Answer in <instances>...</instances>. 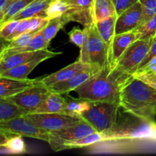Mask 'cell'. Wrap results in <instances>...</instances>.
<instances>
[{
	"instance_id": "obj_26",
	"label": "cell",
	"mask_w": 156,
	"mask_h": 156,
	"mask_svg": "<svg viewBox=\"0 0 156 156\" xmlns=\"http://www.w3.org/2000/svg\"><path fill=\"white\" fill-rule=\"evenodd\" d=\"M88 101L83 98H71L69 100L66 99V105L64 109L63 114L73 116V117L81 118V114L88 108Z\"/></svg>"
},
{
	"instance_id": "obj_6",
	"label": "cell",
	"mask_w": 156,
	"mask_h": 156,
	"mask_svg": "<svg viewBox=\"0 0 156 156\" xmlns=\"http://www.w3.org/2000/svg\"><path fill=\"white\" fill-rule=\"evenodd\" d=\"M88 107L81 118L91 125L98 133L106 134L111 130L117 119L119 103L88 101Z\"/></svg>"
},
{
	"instance_id": "obj_34",
	"label": "cell",
	"mask_w": 156,
	"mask_h": 156,
	"mask_svg": "<svg viewBox=\"0 0 156 156\" xmlns=\"http://www.w3.org/2000/svg\"><path fill=\"white\" fill-rule=\"evenodd\" d=\"M35 34L36 33L29 31L24 32L22 34L17 37L13 41H10L7 48H18V47H24V46L29 44V42L31 41V39L34 36Z\"/></svg>"
},
{
	"instance_id": "obj_17",
	"label": "cell",
	"mask_w": 156,
	"mask_h": 156,
	"mask_svg": "<svg viewBox=\"0 0 156 156\" xmlns=\"http://www.w3.org/2000/svg\"><path fill=\"white\" fill-rule=\"evenodd\" d=\"M62 94L50 91L45 100L34 112L35 114H63L66 98Z\"/></svg>"
},
{
	"instance_id": "obj_32",
	"label": "cell",
	"mask_w": 156,
	"mask_h": 156,
	"mask_svg": "<svg viewBox=\"0 0 156 156\" xmlns=\"http://www.w3.org/2000/svg\"><path fill=\"white\" fill-rule=\"evenodd\" d=\"M20 20L11 19L0 24V37L9 41L11 36L15 30Z\"/></svg>"
},
{
	"instance_id": "obj_22",
	"label": "cell",
	"mask_w": 156,
	"mask_h": 156,
	"mask_svg": "<svg viewBox=\"0 0 156 156\" xmlns=\"http://www.w3.org/2000/svg\"><path fill=\"white\" fill-rule=\"evenodd\" d=\"M114 15L117 13L112 0H94L93 18L94 23Z\"/></svg>"
},
{
	"instance_id": "obj_25",
	"label": "cell",
	"mask_w": 156,
	"mask_h": 156,
	"mask_svg": "<svg viewBox=\"0 0 156 156\" xmlns=\"http://www.w3.org/2000/svg\"><path fill=\"white\" fill-rule=\"evenodd\" d=\"M67 23L69 22L62 16L49 19L47 24L43 29V34H44V40L48 45L50 44L52 39L59 32V30H61Z\"/></svg>"
},
{
	"instance_id": "obj_35",
	"label": "cell",
	"mask_w": 156,
	"mask_h": 156,
	"mask_svg": "<svg viewBox=\"0 0 156 156\" xmlns=\"http://www.w3.org/2000/svg\"><path fill=\"white\" fill-rule=\"evenodd\" d=\"M134 77L137 78L140 80L143 81L149 86L156 89V73L152 72L136 71L132 75Z\"/></svg>"
},
{
	"instance_id": "obj_4",
	"label": "cell",
	"mask_w": 156,
	"mask_h": 156,
	"mask_svg": "<svg viewBox=\"0 0 156 156\" xmlns=\"http://www.w3.org/2000/svg\"><path fill=\"white\" fill-rule=\"evenodd\" d=\"M153 38L137 40L133 43L111 69L110 75L119 85L137 71L152 46Z\"/></svg>"
},
{
	"instance_id": "obj_15",
	"label": "cell",
	"mask_w": 156,
	"mask_h": 156,
	"mask_svg": "<svg viewBox=\"0 0 156 156\" xmlns=\"http://www.w3.org/2000/svg\"><path fill=\"white\" fill-rule=\"evenodd\" d=\"M39 79H14L0 77V98H7L27 88L38 85Z\"/></svg>"
},
{
	"instance_id": "obj_7",
	"label": "cell",
	"mask_w": 156,
	"mask_h": 156,
	"mask_svg": "<svg viewBox=\"0 0 156 156\" xmlns=\"http://www.w3.org/2000/svg\"><path fill=\"white\" fill-rule=\"evenodd\" d=\"M97 132L92 126L84 120H81L76 124L58 131L49 133L50 140L48 143L53 151L58 152L59 148L63 143L75 141L86 136L92 133Z\"/></svg>"
},
{
	"instance_id": "obj_5",
	"label": "cell",
	"mask_w": 156,
	"mask_h": 156,
	"mask_svg": "<svg viewBox=\"0 0 156 156\" xmlns=\"http://www.w3.org/2000/svg\"><path fill=\"white\" fill-rule=\"evenodd\" d=\"M85 27L88 30V36L80 48L78 59L97 70L110 66L109 47L101 37L94 23Z\"/></svg>"
},
{
	"instance_id": "obj_18",
	"label": "cell",
	"mask_w": 156,
	"mask_h": 156,
	"mask_svg": "<svg viewBox=\"0 0 156 156\" xmlns=\"http://www.w3.org/2000/svg\"><path fill=\"white\" fill-rule=\"evenodd\" d=\"M48 59L46 57H40L30 60L25 63L13 67L0 73V77L10 78L14 79H27L28 75L44 61Z\"/></svg>"
},
{
	"instance_id": "obj_3",
	"label": "cell",
	"mask_w": 156,
	"mask_h": 156,
	"mask_svg": "<svg viewBox=\"0 0 156 156\" xmlns=\"http://www.w3.org/2000/svg\"><path fill=\"white\" fill-rule=\"evenodd\" d=\"M111 69V67L108 66L99 70L75 91L79 98L85 100L119 103V85L110 75Z\"/></svg>"
},
{
	"instance_id": "obj_19",
	"label": "cell",
	"mask_w": 156,
	"mask_h": 156,
	"mask_svg": "<svg viewBox=\"0 0 156 156\" xmlns=\"http://www.w3.org/2000/svg\"><path fill=\"white\" fill-rule=\"evenodd\" d=\"M48 44L46 43L44 40V34H43V30L37 32L31 39V41L29 42L24 47H18V48H6L4 51L0 55L1 58L7 57L11 55L15 54V53H25V52L30 51H36L39 50H44V49L48 48Z\"/></svg>"
},
{
	"instance_id": "obj_11",
	"label": "cell",
	"mask_w": 156,
	"mask_h": 156,
	"mask_svg": "<svg viewBox=\"0 0 156 156\" xmlns=\"http://www.w3.org/2000/svg\"><path fill=\"white\" fill-rule=\"evenodd\" d=\"M143 11L140 2L131 5L117 15L116 21L115 34L131 31L136 29L143 22Z\"/></svg>"
},
{
	"instance_id": "obj_16",
	"label": "cell",
	"mask_w": 156,
	"mask_h": 156,
	"mask_svg": "<svg viewBox=\"0 0 156 156\" xmlns=\"http://www.w3.org/2000/svg\"><path fill=\"white\" fill-rule=\"evenodd\" d=\"M99 70L95 69L94 68L84 70V71L77 73L67 80L58 82V83L49 87L47 88V89L52 92H56L60 94H68L70 91H75V89L77 88L79 85L86 82L89 78H91L93 75L95 74Z\"/></svg>"
},
{
	"instance_id": "obj_9",
	"label": "cell",
	"mask_w": 156,
	"mask_h": 156,
	"mask_svg": "<svg viewBox=\"0 0 156 156\" xmlns=\"http://www.w3.org/2000/svg\"><path fill=\"white\" fill-rule=\"evenodd\" d=\"M49 92L50 91L45 87L35 85L7 98V99L28 113H32L39 108Z\"/></svg>"
},
{
	"instance_id": "obj_36",
	"label": "cell",
	"mask_w": 156,
	"mask_h": 156,
	"mask_svg": "<svg viewBox=\"0 0 156 156\" xmlns=\"http://www.w3.org/2000/svg\"><path fill=\"white\" fill-rule=\"evenodd\" d=\"M48 21L49 19L47 18H41V17L31 18V22H30L28 31L37 33V32L43 30L47 24Z\"/></svg>"
},
{
	"instance_id": "obj_40",
	"label": "cell",
	"mask_w": 156,
	"mask_h": 156,
	"mask_svg": "<svg viewBox=\"0 0 156 156\" xmlns=\"http://www.w3.org/2000/svg\"><path fill=\"white\" fill-rule=\"evenodd\" d=\"M137 71H143V72H152L156 73V56L154 57L151 61H149L146 65L143 66L142 68L139 69Z\"/></svg>"
},
{
	"instance_id": "obj_2",
	"label": "cell",
	"mask_w": 156,
	"mask_h": 156,
	"mask_svg": "<svg viewBox=\"0 0 156 156\" xmlns=\"http://www.w3.org/2000/svg\"><path fill=\"white\" fill-rule=\"evenodd\" d=\"M156 135V124L152 120L137 117L120 106L117 119L105 140L115 139L152 138Z\"/></svg>"
},
{
	"instance_id": "obj_31",
	"label": "cell",
	"mask_w": 156,
	"mask_h": 156,
	"mask_svg": "<svg viewBox=\"0 0 156 156\" xmlns=\"http://www.w3.org/2000/svg\"><path fill=\"white\" fill-rule=\"evenodd\" d=\"M69 37L70 42L74 44L79 48L83 46L88 36V30L86 27L84 29H79L78 27H75L73 30L69 32Z\"/></svg>"
},
{
	"instance_id": "obj_39",
	"label": "cell",
	"mask_w": 156,
	"mask_h": 156,
	"mask_svg": "<svg viewBox=\"0 0 156 156\" xmlns=\"http://www.w3.org/2000/svg\"><path fill=\"white\" fill-rule=\"evenodd\" d=\"M155 56H156V36L154 37L152 46H151V47H150V49H149L148 53L146 54V57L144 58V59L143 60V62H142L141 64H140L139 69L142 68V67L144 66L145 65H146V64H147L149 61L152 60V59H153L154 57H155Z\"/></svg>"
},
{
	"instance_id": "obj_21",
	"label": "cell",
	"mask_w": 156,
	"mask_h": 156,
	"mask_svg": "<svg viewBox=\"0 0 156 156\" xmlns=\"http://www.w3.org/2000/svg\"><path fill=\"white\" fill-rule=\"evenodd\" d=\"M117 18V15H114L109 18L94 23L101 37L103 39V41L106 43L108 47H110L114 36H115Z\"/></svg>"
},
{
	"instance_id": "obj_1",
	"label": "cell",
	"mask_w": 156,
	"mask_h": 156,
	"mask_svg": "<svg viewBox=\"0 0 156 156\" xmlns=\"http://www.w3.org/2000/svg\"><path fill=\"white\" fill-rule=\"evenodd\" d=\"M121 108L143 119L152 120L156 114V89L131 76L119 85Z\"/></svg>"
},
{
	"instance_id": "obj_37",
	"label": "cell",
	"mask_w": 156,
	"mask_h": 156,
	"mask_svg": "<svg viewBox=\"0 0 156 156\" xmlns=\"http://www.w3.org/2000/svg\"><path fill=\"white\" fill-rule=\"evenodd\" d=\"M30 22H31V18H24V19L20 20L19 24L17 26L15 30L14 31V33L12 34V36H11L9 41H13L14 39H15V38H16L17 37L19 36V35L22 34L24 32L28 31Z\"/></svg>"
},
{
	"instance_id": "obj_45",
	"label": "cell",
	"mask_w": 156,
	"mask_h": 156,
	"mask_svg": "<svg viewBox=\"0 0 156 156\" xmlns=\"http://www.w3.org/2000/svg\"><path fill=\"white\" fill-rule=\"evenodd\" d=\"M155 36H156V34H155Z\"/></svg>"
},
{
	"instance_id": "obj_12",
	"label": "cell",
	"mask_w": 156,
	"mask_h": 156,
	"mask_svg": "<svg viewBox=\"0 0 156 156\" xmlns=\"http://www.w3.org/2000/svg\"><path fill=\"white\" fill-rule=\"evenodd\" d=\"M59 54H61V53L50 51L48 49H44L36 51L15 53L4 58L0 57V73L37 58L46 57L47 59H50Z\"/></svg>"
},
{
	"instance_id": "obj_44",
	"label": "cell",
	"mask_w": 156,
	"mask_h": 156,
	"mask_svg": "<svg viewBox=\"0 0 156 156\" xmlns=\"http://www.w3.org/2000/svg\"><path fill=\"white\" fill-rule=\"evenodd\" d=\"M4 14L5 12H1V13H0V24H1L2 22L3 18H4Z\"/></svg>"
},
{
	"instance_id": "obj_41",
	"label": "cell",
	"mask_w": 156,
	"mask_h": 156,
	"mask_svg": "<svg viewBox=\"0 0 156 156\" xmlns=\"http://www.w3.org/2000/svg\"><path fill=\"white\" fill-rule=\"evenodd\" d=\"M12 136L15 135H12V134H8L5 133L3 132H0V146H5L6 144V143L8 142L9 139L10 137H12Z\"/></svg>"
},
{
	"instance_id": "obj_46",
	"label": "cell",
	"mask_w": 156,
	"mask_h": 156,
	"mask_svg": "<svg viewBox=\"0 0 156 156\" xmlns=\"http://www.w3.org/2000/svg\"><path fill=\"white\" fill-rule=\"evenodd\" d=\"M0 57H1V56H0Z\"/></svg>"
},
{
	"instance_id": "obj_20",
	"label": "cell",
	"mask_w": 156,
	"mask_h": 156,
	"mask_svg": "<svg viewBox=\"0 0 156 156\" xmlns=\"http://www.w3.org/2000/svg\"><path fill=\"white\" fill-rule=\"evenodd\" d=\"M52 0H34L26 6L23 10L12 18V19L21 20L24 18L41 17L47 18L46 9L50 4Z\"/></svg>"
},
{
	"instance_id": "obj_24",
	"label": "cell",
	"mask_w": 156,
	"mask_h": 156,
	"mask_svg": "<svg viewBox=\"0 0 156 156\" xmlns=\"http://www.w3.org/2000/svg\"><path fill=\"white\" fill-rule=\"evenodd\" d=\"M27 114H29L28 111L19 108L7 98H0V121L24 116Z\"/></svg>"
},
{
	"instance_id": "obj_38",
	"label": "cell",
	"mask_w": 156,
	"mask_h": 156,
	"mask_svg": "<svg viewBox=\"0 0 156 156\" xmlns=\"http://www.w3.org/2000/svg\"><path fill=\"white\" fill-rule=\"evenodd\" d=\"M138 1L139 0H112L114 7H115L117 15H120L122 12H124L126 9H127Z\"/></svg>"
},
{
	"instance_id": "obj_43",
	"label": "cell",
	"mask_w": 156,
	"mask_h": 156,
	"mask_svg": "<svg viewBox=\"0 0 156 156\" xmlns=\"http://www.w3.org/2000/svg\"><path fill=\"white\" fill-rule=\"evenodd\" d=\"M9 41H6V40L3 39V38L0 37V55L2 54L3 51L5 50L8 47V45L9 44Z\"/></svg>"
},
{
	"instance_id": "obj_8",
	"label": "cell",
	"mask_w": 156,
	"mask_h": 156,
	"mask_svg": "<svg viewBox=\"0 0 156 156\" xmlns=\"http://www.w3.org/2000/svg\"><path fill=\"white\" fill-rule=\"evenodd\" d=\"M25 117L38 127L48 133L60 130L73 126L82 120L79 117H73L63 114H35L29 113Z\"/></svg>"
},
{
	"instance_id": "obj_29",
	"label": "cell",
	"mask_w": 156,
	"mask_h": 156,
	"mask_svg": "<svg viewBox=\"0 0 156 156\" xmlns=\"http://www.w3.org/2000/svg\"><path fill=\"white\" fill-rule=\"evenodd\" d=\"M33 1L34 0H13V2L9 5V7L5 11L4 18H3L2 24L12 19L15 15L19 13L21 10H23L26 6L28 5Z\"/></svg>"
},
{
	"instance_id": "obj_33",
	"label": "cell",
	"mask_w": 156,
	"mask_h": 156,
	"mask_svg": "<svg viewBox=\"0 0 156 156\" xmlns=\"http://www.w3.org/2000/svg\"><path fill=\"white\" fill-rule=\"evenodd\" d=\"M139 2L143 7V18L142 24H143L156 14V0H139Z\"/></svg>"
},
{
	"instance_id": "obj_10",
	"label": "cell",
	"mask_w": 156,
	"mask_h": 156,
	"mask_svg": "<svg viewBox=\"0 0 156 156\" xmlns=\"http://www.w3.org/2000/svg\"><path fill=\"white\" fill-rule=\"evenodd\" d=\"M69 5V10L63 15L68 22L75 21L88 27L94 24L93 5L94 0H65Z\"/></svg>"
},
{
	"instance_id": "obj_42",
	"label": "cell",
	"mask_w": 156,
	"mask_h": 156,
	"mask_svg": "<svg viewBox=\"0 0 156 156\" xmlns=\"http://www.w3.org/2000/svg\"><path fill=\"white\" fill-rule=\"evenodd\" d=\"M13 2V0H0V13L5 12L9 5Z\"/></svg>"
},
{
	"instance_id": "obj_27",
	"label": "cell",
	"mask_w": 156,
	"mask_h": 156,
	"mask_svg": "<svg viewBox=\"0 0 156 156\" xmlns=\"http://www.w3.org/2000/svg\"><path fill=\"white\" fill-rule=\"evenodd\" d=\"M138 40L154 37L156 34V14L136 28Z\"/></svg>"
},
{
	"instance_id": "obj_14",
	"label": "cell",
	"mask_w": 156,
	"mask_h": 156,
	"mask_svg": "<svg viewBox=\"0 0 156 156\" xmlns=\"http://www.w3.org/2000/svg\"><path fill=\"white\" fill-rule=\"evenodd\" d=\"M91 68L92 67L91 66L83 63L79 59H77L75 62L64 67L62 69L59 70L56 73H52V74L45 76V77L39 79L38 85H41V86L45 87L47 88L52 85H55V84L58 83V82H63V81L70 79L80 72L89 69Z\"/></svg>"
},
{
	"instance_id": "obj_28",
	"label": "cell",
	"mask_w": 156,
	"mask_h": 156,
	"mask_svg": "<svg viewBox=\"0 0 156 156\" xmlns=\"http://www.w3.org/2000/svg\"><path fill=\"white\" fill-rule=\"evenodd\" d=\"M69 10V5L65 0H52L46 9V15L48 19L59 18L65 15Z\"/></svg>"
},
{
	"instance_id": "obj_30",
	"label": "cell",
	"mask_w": 156,
	"mask_h": 156,
	"mask_svg": "<svg viewBox=\"0 0 156 156\" xmlns=\"http://www.w3.org/2000/svg\"><path fill=\"white\" fill-rule=\"evenodd\" d=\"M5 146L9 149L11 154H21L26 152L25 144L21 136H12Z\"/></svg>"
},
{
	"instance_id": "obj_23",
	"label": "cell",
	"mask_w": 156,
	"mask_h": 156,
	"mask_svg": "<svg viewBox=\"0 0 156 156\" xmlns=\"http://www.w3.org/2000/svg\"><path fill=\"white\" fill-rule=\"evenodd\" d=\"M105 137L104 134L100 133L94 132L86 136L81 138L79 140H75V141H69L63 143L60 147L59 148L58 151L66 150V149H76V148H82L86 146H91V145L96 144L100 142L105 141Z\"/></svg>"
},
{
	"instance_id": "obj_13",
	"label": "cell",
	"mask_w": 156,
	"mask_h": 156,
	"mask_svg": "<svg viewBox=\"0 0 156 156\" xmlns=\"http://www.w3.org/2000/svg\"><path fill=\"white\" fill-rule=\"evenodd\" d=\"M138 40L136 29L131 31L115 34L109 47V63L112 69L120 56L133 42Z\"/></svg>"
}]
</instances>
